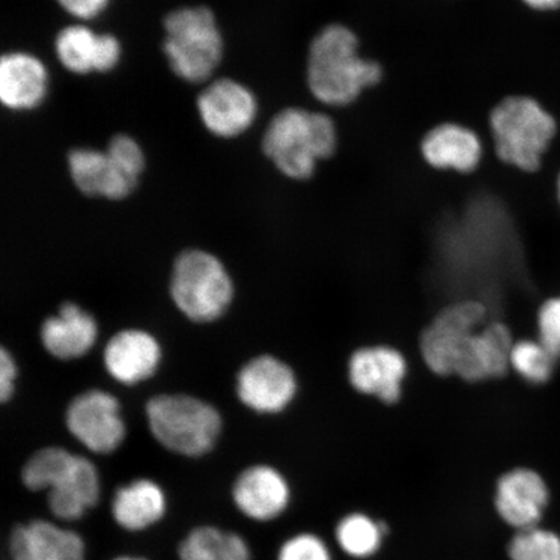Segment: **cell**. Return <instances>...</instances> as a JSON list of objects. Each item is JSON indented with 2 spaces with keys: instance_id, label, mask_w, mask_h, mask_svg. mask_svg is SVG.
<instances>
[{
  "instance_id": "1",
  "label": "cell",
  "mask_w": 560,
  "mask_h": 560,
  "mask_svg": "<svg viewBox=\"0 0 560 560\" xmlns=\"http://www.w3.org/2000/svg\"><path fill=\"white\" fill-rule=\"evenodd\" d=\"M383 75L380 61L360 54V39L350 27L326 25L313 38L307 52V88L327 107L353 104L363 91L380 85Z\"/></svg>"
},
{
  "instance_id": "2",
  "label": "cell",
  "mask_w": 560,
  "mask_h": 560,
  "mask_svg": "<svg viewBox=\"0 0 560 560\" xmlns=\"http://www.w3.org/2000/svg\"><path fill=\"white\" fill-rule=\"evenodd\" d=\"M21 481L30 492H46L48 513L69 525L86 517L102 499L101 475L93 462L59 446L32 454Z\"/></svg>"
},
{
  "instance_id": "3",
  "label": "cell",
  "mask_w": 560,
  "mask_h": 560,
  "mask_svg": "<svg viewBox=\"0 0 560 560\" xmlns=\"http://www.w3.org/2000/svg\"><path fill=\"white\" fill-rule=\"evenodd\" d=\"M338 140V129L330 116L287 108L266 129L262 149L285 177L306 180L313 177L322 161L334 156Z\"/></svg>"
},
{
  "instance_id": "4",
  "label": "cell",
  "mask_w": 560,
  "mask_h": 560,
  "mask_svg": "<svg viewBox=\"0 0 560 560\" xmlns=\"http://www.w3.org/2000/svg\"><path fill=\"white\" fill-rule=\"evenodd\" d=\"M489 129L502 163L534 173L557 136V121L534 97L511 95L490 112Z\"/></svg>"
},
{
  "instance_id": "5",
  "label": "cell",
  "mask_w": 560,
  "mask_h": 560,
  "mask_svg": "<svg viewBox=\"0 0 560 560\" xmlns=\"http://www.w3.org/2000/svg\"><path fill=\"white\" fill-rule=\"evenodd\" d=\"M153 438L182 457L199 458L213 450L221 417L212 405L187 395H160L145 405Z\"/></svg>"
},
{
  "instance_id": "6",
  "label": "cell",
  "mask_w": 560,
  "mask_h": 560,
  "mask_svg": "<svg viewBox=\"0 0 560 560\" xmlns=\"http://www.w3.org/2000/svg\"><path fill=\"white\" fill-rule=\"evenodd\" d=\"M165 54L174 73L188 82L209 79L220 66L223 45L212 11L182 9L165 19Z\"/></svg>"
},
{
  "instance_id": "7",
  "label": "cell",
  "mask_w": 560,
  "mask_h": 560,
  "mask_svg": "<svg viewBox=\"0 0 560 560\" xmlns=\"http://www.w3.org/2000/svg\"><path fill=\"white\" fill-rule=\"evenodd\" d=\"M171 293L175 305L187 318L207 324L226 312L234 287L219 258L192 249L175 260Z\"/></svg>"
},
{
  "instance_id": "8",
  "label": "cell",
  "mask_w": 560,
  "mask_h": 560,
  "mask_svg": "<svg viewBox=\"0 0 560 560\" xmlns=\"http://www.w3.org/2000/svg\"><path fill=\"white\" fill-rule=\"evenodd\" d=\"M487 315V306L478 300L455 301L441 310L419 338V353L427 369L441 377L454 376L462 349L486 325Z\"/></svg>"
},
{
  "instance_id": "9",
  "label": "cell",
  "mask_w": 560,
  "mask_h": 560,
  "mask_svg": "<svg viewBox=\"0 0 560 560\" xmlns=\"http://www.w3.org/2000/svg\"><path fill=\"white\" fill-rule=\"evenodd\" d=\"M408 373L409 363L401 350L387 345L357 348L347 362L352 388L385 405L401 400Z\"/></svg>"
},
{
  "instance_id": "10",
  "label": "cell",
  "mask_w": 560,
  "mask_h": 560,
  "mask_svg": "<svg viewBox=\"0 0 560 560\" xmlns=\"http://www.w3.org/2000/svg\"><path fill=\"white\" fill-rule=\"evenodd\" d=\"M66 420L72 436L91 453H114L125 439L120 405L107 392L91 389L77 396Z\"/></svg>"
},
{
  "instance_id": "11",
  "label": "cell",
  "mask_w": 560,
  "mask_h": 560,
  "mask_svg": "<svg viewBox=\"0 0 560 560\" xmlns=\"http://www.w3.org/2000/svg\"><path fill=\"white\" fill-rule=\"evenodd\" d=\"M231 501L237 513L255 523H271L285 514L292 488L285 476L270 465H254L236 476Z\"/></svg>"
},
{
  "instance_id": "12",
  "label": "cell",
  "mask_w": 560,
  "mask_h": 560,
  "mask_svg": "<svg viewBox=\"0 0 560 560\" xmlns=\"http://www.w3.org/2000/svg\"><path fill=\"white\" fill-rule=\"evenodd\" d=\"M236 389L241 401L249 409L261 415H278L296 397L298 380L285 362L264 354L240 371Z\"/></svg>"
},
{
  "instance_id": "13",
  "label": "cell",
  "mask_w": 560,
  "mask_h": 560,
  "mask_svg": "<svg viewBox=\"0 0 560 560\" xmlns=\"http://www.w3.org/2000/svg\"><path fill=\"white\" fill-rule=\"evenodd\" d=\"M9 552L12 560H88V545L80 532L39 517L13 527Z\"/></svg>"
},
{
  "instance_id": "14",
  "label": "cell",
  "mask_w": 560,
  "mask_h": 560,
  "mask_svg": "<svg viewBox=\"0 0 560 560\" xmlns=\"http://www.w3.org/2000/svg\"><path fill=\"white\" fill-rule=\"evenodd\" d=\"M549 500L548 485L529 467H515L497 480L494 509L501 520L516 530L536 527Z\"/></svg>"
},
{
  "instance_id": "15",
  "label": "cell",
  "mask_w": 560,
  "mask_h": 560,
  "mask_svg": "<svg viewBox=\"0 0 560 560\" xmlns=\"http://www.w3.org/2000/svg\"><path fill=\"white\" fill-rule=\"evenodd\" d=\"M513 332L503 322H490L476 330L462 349L454 376L466 383L501 380L510 369Z\"/></svg>"
},
{
  "instance_id": "16",
  "label": "cell",
  "mask_w": 560,
  "mask_h": 560,
  "mask_svg": "<svg viewBox=\"0 0 560 560\" xmlns=\"http://www.w3.org/2000/svg\"><path fill=\"white\" fill-rule=\"evenodd\" d=\"M198 107L207 129L223 138L242 135L257 116L255 95L233 80L213 82L202 91Z\"/></svg>"
},
{
  "instance_id": "17",
  "label": "cell",
  "mask_w": 560,
  "mask_h": 560,
  "mask_svg": "<svg viewBox=\"0 0 560 560\" xmlns=\"http://www.w3.org/2000/svg\"><path fill=\"white\" fill-rule=\"evenodd\" d=\"M420 153L433 170L468 174L478 170L485 144L478 132L467 126L444 122L425 132Z\"/></svg>"
},
{
  "instance_id": "18",
  "label": "cell",
  "mask_w": 560,
  "mask_h": 560,
  "mask_svg": "<svg viewBox=\"0 0 560 560\" xmlns=\"http://www.w3.org/2000/svg\"><path fill=\"white\" fill-rule=\"evenodd\" d=\"M170 511V500L155 480L140 478L118 487L112 495V521L124 532L138 535L158 527Z\"/></svg>"
},
{
  "instance_id": "19",
  "label": "cell",
  "mask_w": 560,
  "mask_h": 560,
  "mask_svg": "<svg viewBox=\"0 0 560 560\" xmlns=\"http://www.w3.org/2000/svg\"><path fill=\"white\" fill-rule=\"evenodd\" d=\"M161 350L153 336L139 330L116 334L104 350L109 375L124 384L149 380L159 366Z\"/></svg>"
},
{
  "instance_id": "20",
  "label": "cell",
  "mask_w": 560,
  "mask_h": 560,
  "mask_svg": "<svg viewBox=\"0 0 560 560\" xmlns=\"http://www.w3.org/2000/svg\"><path fill=\"white\" fill-rule=\"evenodd\" d=\"M68 163L75 186L89 196L120 200L137 186V178L118 166L107 152L74 150L69 153Z\"/></svg>"
},
{
  "instance_id": "21",
  "label": "cell",
  "mask_w": 560,
  "mask_h": 560,
  "mask_svg": "<svg viewBox=\"0 0 560 560\" xmlns=\"http://www.w3.org/2000/svg\"><path fill=\"white\" fill-rule=\"evenodd\" d=\"M96 335L93 315L73 303L62 304L58 315L47 318L40 328L45 349L59 360L85 355L95 345Z\"/></svg>"
},
{
  "instance_id": "22",
  "label": "cell",
  "mask_w": 560,
  "mask_h": 560,
  "mask_svg": "<svg viewBox=\"0 0 560 560\" xmlns=\"http://www.w3.org/2000/svg\"><path fill=\"white\" fill-rule=\"evenodd\" d=\"M47 72L27 54L4 55L0 62V100L11 109H32L44 101Z\"/></svg>"
},
{
  "instance_id": "23",
  "label": "cell",
  "mask_w": 560,
  "mask_h": 560,
  "mask_svg": "<svg viewBox=\"0 0 560 560\" xmlns=\"http://www.w3.org/2000/svg\"><path fill=\"white\" fill-rule=\"evenodd\" d=\"M178 560H254L247 538L213 524L196 525L182 538Z\"/></svg>"
},
{
  "instance_id": "24",
  "label": "cell",
  "mask_w": 560,
  "mask_h": 560,
  "mask_svg": "<svg viewBox=\"0 0 560 560\" xmlns=\"http://www.w3.org/2000/svg\"><path fill=\"white\" fill-rule=\"evenodd\" d=\"M387 532L384 523L363 513H352L341 517L336 525L335 538L348 557L369 559L381 550Z\"/></svg>"
},
{
  "instance_id": "25",
  "label": "cell",
  "mask_w": 560,
  "mask_h": 560,
  "mask_svg": "<svg viewBox=\"0 0 560 560\" xmlns=\"http://www.w3.org/2000/svg\"><path fill=\"white\" fill-rule=\"evenodd\" d=\"M102 35L85 26H69L56 38V54L70 72L86 74L100 65Z\"/></svg>"
},
{
  "instance_id": "26",
  "label": "cell",
  "mask_w": 560,
  "mask_h": 560,
  "mask_svg": "<svg viewBox=\"0 0 560 560\" xmlns=\"http://www.w3.org/2000/svg\"><path fill=\"white\" fill-rule=\"evenodd\" d=\"M558 362L538 339L516 340L511 348L510 369L528 384H548L556 374Z\"/></svg>"
},
{
  "instance_id": "27",
  "label": "cell",
  "mask_w": 560,
  "mask_h": 560,
  "mask_svg": "<svg viewBox=\"0 0 560 560\" xmlns=\"http://www.w3.org/2000/svg\"><path fill=\"white\" fill-rule=\"evenodd\" d=\"M508 555L510 560H560V537L540 525L516 530Z\"/></svg>"
},
{
  "instance_id": "28",
  "label": "cell",
  "mask_w": 560,
  "mask_h": 560,
  "mask_svg": "<svg viewBox=\"0 0 560 560\" xmlns=\"http://www.w3.org/2000/svg\"><path fill=\"white\" fill-rule=\"evenodd\" d=\"M277 560H332V555L324 538L301 532L279 546Z\"/></svg>"
},
{
  "instance_id": "29",
  "label": "cell",
  "mask_w": 560,
  "mask_h": 560,
  "mask_svg": "<svg viewBox=\"0 0 560 560\" xmlns=\"http://www.w3.org/2000/svg\"><path fill=\"white\" fill-rule=\"evenodd\" d=\"M536 325L537 339L560 361V295L544 301Z\"/></svg>"
},
{
  "instance_id": "30",
  "label": "cell",
  "mask_w": 560,
  "mask_h": 560,
  "mask_svg": "<svg viewBox=\"0 0 560 560\" xmlns=\"http://www.w3.org/2000/svg\"><path fill=\"white\" fill-rule=\"evenodd\" d=\"M107 153L118 166L138 179L144 167V156L136 140L128 136H116L110 140Z\"/></svg>"
},
{
  "instance_id": "31",
  "label": "cell",
  "mask_w": 560,
  "mask_h": 560,
  "mask_svg": "<svg viewBox=\"0 0 560 560\" xmlns=\"http://www.w3.org/2000/svg\"><path fill=\"white\" fill-rule=\"evenodd\" d=\"M16 374V363L3 348L0 350V401L3 404L12 397Z\"/></svg>"
},
{
  "instance_id": "32",
  "label": "cell",
  "mask_w": 560,
  "mask_h": 560,
  "mask_svg": "<svg viewBox=\"0 0 560 560\" xmlns=\"http://www.w3.org/2000/svg\"><path fill=\"white\" fill-rule=\"evenodd\" d=\"M62 9L79 19H93L107 7L108 0H58Z\"/></svg>"
},
{
  "instance_id": "33",
  "label": "cell",
  "mask_w": 560,
  "mask_h": 560,
  "mask_svg": "<svg viewBox=\"0 0 560 560\" xmlns=\"http://www.w3.org/2000/svg\"><path fill=\"white\" fill-rule=\"evenodd\" d=\"M522 2L536 11H556L560 9V0H522Z\"/></svg>"
},
{
  "instance_id": "34",
  "label": "cell",
  "mask_w": 560,
  "mask_h": 560,
  "mask_svg": "<svg viewBox=\"0 0 560 560\" xmlns=\"http://www.w3.org/2000/svg\"><path fill=\"white\" fill-rule=\"evenodd\" d=\"M109 560H150L149 558H145L143 556H136V555H120L116 556Z\"/></svg>"
},
{
  "instance_id": "35",
  "label": "cell",
  "mask_w": 560,
  "mask_h": 560,
  "mask_svg": "<svg viewBox=\"0 0 560 560\" xmlns=\"http://www.w3.org/2000/svg\"><path fill=\"white\" fill-rule=\"evenodd\" d=\"M557 190H558V199H559V202H560V174H559V177H558Z\"/></svg>"
}]
</instances>
